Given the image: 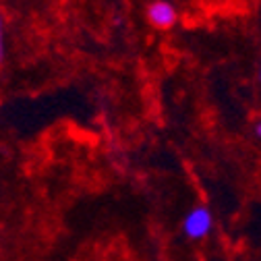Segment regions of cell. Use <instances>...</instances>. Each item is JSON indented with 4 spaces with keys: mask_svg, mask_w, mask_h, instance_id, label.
I'll return each instance as SVG.
<instances>
[{
    "mask_svg": "<svg viewBox=\"0 0 261 261\" xmlns=\"http://www.w3.org/2000/svg\"><path fill=\"white\" fill-rule=\"evenodd\" d=\"M214 230V214L207 205H195L182 218V234L189 241H203Z\"/></svg>",
    "mask_w": 261,
    "mask_h": 261,
    "instance_id": "6da1fadb",
    "label": "cell"
},
{
    "mask_svg": "<svg viewBox=\"0 0 261 261\" xmlns=\"http://www.w3.org/2000/svg\"><path fill=\"white\" fill-rule=\"evenodd\" d=\"M257 81L261 83V60H259V64H257Z\"/></svg>",
    "mask_w": 261,
    "mask_h": 261,
    "instance_id": "5b68a950",
    "label": "cell"
},
{
    "mask_svg": "<svg viewBox=\"0 0 261 261\" xmlns=\"http://www.w3.org/2000/svg\"><path fill=\"white\" fill-rule=\"evenodd\" d=\"M255 135H257V137L261 139V120H259V122L255 124Z\"/></svg>",
    "mask_w": 261,
    "mask_h": 261,
    "instance_id": "277c9868",
    "label": "cell"
},
{
    "mask_svg": "<svg viewBox=\"0 0 261 261\" xmlns=\"http://www.w3.org/2000/svg\"><path fill=\"white\" fill-rule=\"evenodd\" d=\"M145 15H147V23L155 29H170L178 19L174 5L168 3V0H153V3H149Z\"/></svg>",
    "mask_w": 261,
    "mask_h": 261,
    "instance_id": "7a4b0ae2",
    "label": "cell"
},
{
    "mask_svg": "<svg viewBox=\"0 0 261 261\" xmlns=\"http://www.w3.org/2000/svg\"><path fill=\"white\" fill-rule=\"evenodd\" d=\"M5 54H7V44H5V21H3V15H0V62L5 60Z\"/></svg>",
    "mask_w": 261,
    "mask_h": 261,
    "instance_id": "3957f363",
    "label": "cell"
}]
</instances>
